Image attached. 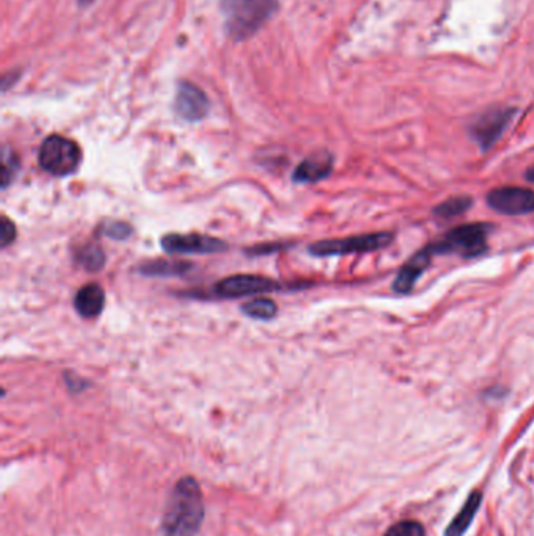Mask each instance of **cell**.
<instances>
[{
    "mask_svg": "<svg viewBox=\"0 0 534 536\" xmlns=\"http://www.w3.org/2000/svg\"><path fill=\"white\" fill-rule=\"evenodd\" d=\"M174 109H176L177 115L183 118L185 121L193 122L200 121L209 113L210 104H209L206 93L202 92L200 88L190 82H182L177 88Z\"/></svg>",
    "mask_w": 534,
    "mask_h": 536,
    "instance_id": "cell-9",
    "label": "cell"
},
{
    "mask_svg": "<svg viewBox=\"0 0 534 536\" xmlns=\"http://www.w3.org/2000/svg\"><path fill=\"white\" fill-rule=\"evenodd\" d=\"M40 166L52 176L71 174L79 168L82 162V149L76 141L61 135H50L38 153Z\"/></svg>",
    "mask_w": 534,
    "mask_h": 536,
    "instance_id": "cell-3",
    "label": "cell"
},
{
    "mask_svg": "<svg viewBox=\"0 0 534 536\" xmlns=\"http://www.w3.org/2000/svg\"><path fill=\"white\" fill-rule=\"evenodd\" d=\"M162 248L168 255H213L227 250V245L204 234H168L162 238Z\"/></svg>",
    "mask_w": 534,
    "mask_h": 536,
    "instance_id": "cell-7",
    "label": "cell"
},
{
    "mask_svg": "<svg viewBox=\"0 0 534 536\" xmlns=\"http://www.w3.org/2000/svg\"><path fill=\"white\" fill-rule=\"evenodd\" d=\"M219 6L227 35L236 41H245L273 18L278 0H221Z\"/></svg>",
    "mask_w": 534,
    "mask_h": 536,
    "instance_id": "cell-2",
    "label": "cell"
},
{
    "mask_svg": "<svg viewBox=\"0 0 534 536\" xmlns=\"http://www.w3.org/2000/svg\"><path fill=\"white\" fill-rule=\"evenodd\" d=\"M333 171V156L331 154H316L309 159L298 165L293 171V181L298 183H318L328 177Z\"/></svg>",
    "mask_w": 534,
    "mask_h": 536,
    "instance_id": "cell-12",
    "label": "cell"
},
{
    "mask_svg": "<svg viewBox=\"0 0 534 536\" xmlns=\"http://www.w3.org/2000/svg\"><path fill=\"white\" fill-rule=\"evenodd\" d=\"M2 225H0V238H2V246L6 248L8 245H12L14 242V238H16V226L13 223L12 219H8V217H2V221H0Z\"/></svg>",
    "mask_w": 534,
    "mask_h": 536,
    "instance_id": "cell-22",
    "label": "cell"
},
{
    "mask_svg": "<svg viewBox=\"0 0 534 536\" xmlns=\"http://www.w3.org/2000/svg\"><path fill=\"white\" fill-rule=\"evenodd\" d=\"M280 289H284V286L265 276L234 274L219 281L218 284L213 287V295L218 299H242L255 293L273 292Z\"/></svg>",
    "mask_w": 534,
    "mask_h": 536,
    "instance_id": "cell-6",
    "label": "cell"
},
{
    "mask_svg": "<svg viewBox=\"0 0 534 536\" xmlns=\"http://www.w3.org/2000/svg\"><path fill=\"white\" fill-rule=\"evenodd\" d=\"M481 502H483V494L480 491H474V493L470 494L467 500H466V504L459 510V513L449 523L443 536L464 535L468 531V527L474 523L475 516H476V513L480 510Z\"/></svg>",
    "mask_w": 534,
    "mask_h": 536,
    "instance_id": "cell-14",
    "label": "cell"
},
{
    "mask_svg": "<svg viewBox=\"0 0 534 536\" xmlns=\"http://www.w3.org/2000/svg\"><path fill=\"white\" fill-rule=\"evenodd\" d=\"M243 312L254 320H271L278 316V305L271 299L261 297L243 305Z\"/></svg>",
    "mask_w": 534,
    "mask_h": 536,
    "instance_id": "cell-15",
    "label": "cell"
},
{
    "mask_svg": "<svg viewBox=\"0 0 534 536\" xmlns=\"http://www.w3.org/2000/svg\"><path fill=\"white\" fill-rule=\"evenodd\" d=\"M512 113H514V110H492V112L481 116L480 120L475 122L472 132H474V137L480 143L481 147L487 149L492 143H495L498 137L503 134L504 128L510 122Z\"/></svg>",
    "mask_w": 534,
    "mask_h": 536,
    "instance_id": "cell-10",
    "label": "cell"
},
{
    "mask_svg": "<svg viewBox=\"0 0 534 536\" xmlns=\"http://www.w3.org/2000/svg\"><path fill=\"white\" fill-rule=\"evenodd\" d=\"M103 234L110 238H115V240H124L132 234V228L128 223H122V221H113L110 225L105 226Z\"/></svg>",
    "mask_w": 534,
    "mask_h": 536,
    "instance_id": "cell-21",
    "label": "cell"
},
{
    "mask_svg": "<svg viewBox=\"0 0 534 536\" xmlns=\"http://www.w3.org/2000/svg\"><path fill=\"white\" fill-rule=\"evenodd\" d=\"M487 226L481 223L462 225L449 231L445 237L430 245L432 253H458L461 256L475 257L483 255L485 250Z\"/></svg>",
    "mask_w": 534,
    "mask_h": 536,
    "instance_id": "cell-5",
    "label": "cell"
},
{
    "mask_svg": "<svg viewBox=\"0 0 534 536\" xmlns=\"http://www.w3.org/2000/svg\"><path fill=\"white\" fill-rule=\"evenodd\" d=\"M93 2H94V0H79V4L82 6L90 5V4H93Z\"/></svg>",
    "mask_w": 534,
    "mask_h": 536,
    "instance_id": "cell-23",
    "label": "cell"
},
{
    "mask_svg": "<svg viewBox=\"0 0 534 536\" xmlns=\"http://www.w3.org/2000/svg\"><path fill=\"white\" fill-rule=\"evenodd\" d=\"M204 518V502L196 480L185 477L171 493L165 510V536H194Z\"/></svg>",
    "mask_w": 534,
    "mask_h": 536,
    "instance_id": "cell-1",
    "label": "cell"
},
{
    "mask_svg": "<svg viewBox=\"0 0 534 536\" xmlns=\"http://www.w3.org/2000/svg\"><path fill=\"white\" fill-rule=\"evenodd\" d=\"M470 206H472V200L468 196H458V198H451L449 201L439 204L434 214L442 217V219H451L456 215L464 214Z\"/></svg>",
    "mask_w": 534,
    "mask_h": 536,
    "instance_id": "cell-18",
    "label": "cell"
},
{
    "mask_svg": "<svg viewBox=\"0 0 534 536\" xmlns=\"http://www.w3.org/2000/svg\"><path fill=\"white\" fill-rule=\"evenodd\" d=\"M487 202L500 214H530L534 212V192L523 187H500L492 190L487 196Z\"/></svg>",
    "mask_w": 534,
    "mask_h": 536,
    "instance_id": "cell-8",
    "label": "cell"
},
{
    "mask_svg": "<svg viewBox=\"0 0 534 536\" xmlns=\"http://www.w3.org/2000/svg\"><path fill=\"white\" fill-rule=\"evenodd\" d=\"M190 264L177 263V261H154L141 265V273L147 276H173V274H182L189 272Z\"/></svg>",
    "mask_w": 534,
    "mask_h": 536,
    "instance_id": "cell-17",
    "label": "cell"
},
{
    "mask_svg": "<svg viewBox=\"0 0 534 536\" xmlns=\"http://www.w3.org/2000/svg\"><path fill=\"white\" fill-rule=\"evenodd\" d=\"M394 236L388 232H377V234H362L346 238H333L316 242L309 248L312 256H342L352 253H369V251L381 250L392 244Z\"/></svg>",
    "mask_w": 534,
    "mask_h": 536,
    "instance_id": "cell-4",
    "label": "cell"
},
{
    "mask_svg": "<svg viewBox=\"0 0 534 536\" xmlns=\"http://www.w3.org/2000/svg\"><path fill=\"white\" fill-rule=\"evenodd\" d=\"M384 536H426V532L425 527L420 524L419 521L407 519L388 527Z\"/></svg>",
    "mask_w": 534,
    "mask_h": 536,
    "instance_id": "cell-19",
    "label": "cell"
},
{
    "mask_svg": "<svg viewBox=\"0 0 534 536\" xmlns=\"http://www.w3.org/2000/svg\"><path fill=\"white\" fill-rule=\"evenodd\" d=\"M19 171V159L16 154L10 151L8 147L4 149V160H2V189H6Z\"/></svg>",
    "mask_w": 534,
    "mask_h": 536,
    "instance_id": "cell-20",
    "label": "cell"
},
{
    "mask_svg": "<svg viewBox=\"0 0 534 536\" xmlns=\"http://www.w3.org/2000/svg\"><path fill=\"white\" fill-rule=\"evenodd\" d=\"M76 259L88 272H99L105 265V255L97 245H85L76 251Z\"/></svg>",
    "mask_w": 534,
    "mask_h": 536,
    "instance_id": "cell-16",
    "label": "cell"
},
{
    "mask_svg": "<svg viewBox=\"0 0 534 536\" xmlns=\"http://www.w3.org/2000/svg\"><path fill=\"white\" fill-rule=\"evenodd\" d=\"M432 246H426L425 250L419 251L415 256L411 257L395 278L394 289L398 293H409L413 290L415 281L423 274L430 263H432Z\"/></svg>",
    "mask_w": 534,
    "mask_h": 536,
    "instance_id": "cell-11",
    "label": "cell"
},
{
    "mask_svg": "<svg viewBox=\"0 0 534 536\" xmlns=\"http://www.w3.org/2000/svg\"><path fill=\"white\" fill-rule=\"evenodd\" d=\"M529 179H530V181H534V168H533V170L530 171Z\"/></svg>",
    "mask_w": 534,
    "mask_h": 536,
    "instance_id": "cell-24",
    "label": "cell"
},
{
    "mask_svg": "<svg viewBox=\"0 0 534 536\" xmlns=\"http://www.w3.org/2000/svg\"><path fill=\"white\" fill-rule=\"evenodd\" d=\"M105 306V292L99 284H86L79 289L74 299V308L82 317L96 318L101 316Z\"/></svg>",
    "mask_w": 534,
    "mask_h": 536,
    "instance_id": "cell-13",
    "label": "cell"
}]
</instances>
